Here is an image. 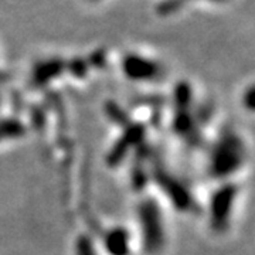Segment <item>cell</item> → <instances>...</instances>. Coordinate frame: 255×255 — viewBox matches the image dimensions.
<instances>
[{
	"mask_svg": "<svg viewBox=\"0 0 255 255\" xmlns=\"http://www.w3.org/2000/svg\"><path fill=\"white\" fill-rule=\"evenodd\" d=\"M246 101H247L246 102L247 107H248L250 110H255V88H253L251 92H248Z\"/></svg>",
	"mask_w": 255,
	"mask_h": 255,
	"instance_id": "1",
	"label": "cell"
}]
</instances>
